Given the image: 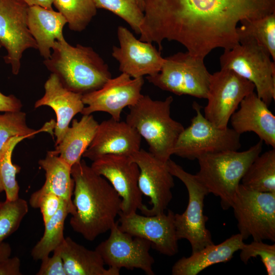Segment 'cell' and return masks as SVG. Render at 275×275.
Masks as SVG:
<instances>
[{"label":"cell","mask_w":275,"mask_h":275,"mask_svg":"<svg viewBox=\"0 0 275 275\" xmlns=\"http://www.w3.org/2000/svg\"><path fill=\"white\" fill-rule=\"evenodd\" d=\"M275 13V0H144L140 40H164L183 45L204 60L217 48L230 49L239 44L238 23Z\"/></svg>","instance_id":"1"},{"label":"cell","mask_w":275,"mask_h":275,"mask_svg":"<svg viewBox=\"0 0 275 275\" xmlns=\"http://www.w3.org/2000/svg\"><path fill=\"white\" fill-rule=\"evenodd\" d=\"M75 212L70 225L88 241L111 230L121 211L122 200L109 182L81 159L71 169Z\"/></svg>","instance_id":"2"},{"label":"cell","mask_w":275,"mask_h":275,"mask_svg":"<svg viewBox=\"0 0 275 275\" xmlns=\"http://www.w3.org/2000/svg\"><path fill=\"white\" fill-rule=\"evenodd\" d=\"M46 68L67 89L82 95L100 89L112 78L108 65L90 46H72L65 39L56 41Z\"/></svg>","instance_id":"3"},{"label":"cell","mask_w":275,"mask_h":275,"mask_svg":"<svg viewBox=\"0 0 275 275\" xmlns=\"http://www.w3.org/2000/svg\"><path fill=\"white\" fill-rule=\"evenodd\" d=\"M173 101L171 96L155 100L143 95L134 105L128 107L126 118V122L146 141L149 152L165 163L171 159L177 139L184 129L171 116Z\"/></svg>","instance_id":"4"},{"label":"cell","mask_w":275,"mask_h":275,"mask_svg":"<svg viewBox=\"0 0 275 275\" xmlns=\"http://www.w3.org/2000/svg\"><path fill=\"white\" fill-rule=\"evenodd\" d=\"M263 142L260 140L243 151H225L203 155L197 160L198 179L209 194L219 197L223 209L231 208L240 181L248 168L261 153Z\"/></svg>","instance_id":"5"},{"label":"cell","mask_w":275,"mask_h":275,"mask_svg":"<svg viewBox=\"0 0 275 275\" xmlns=\"http://www.w3.org/2000/svg\"><path fill=\"white\" fill-rule=\"evenodd\" d=\"M171 174L180 180L188 194L187 206L182 214L175 213L177 239H185L191 245V253L214 244L210 232L206 227L208 218L204 214V199L209 193L197 176L185 171L170 159L167 162Z\"/></svg>","instance_id":"6"},{"label":"cell","mask_w":275,"mask_h":275,"mask_svg":"<svg viewBox=\"0 0 275 275\" xmlns=\"http://www.w3.org/2000/svg\"><path fill=\"white\" fill-rule=\"evenodd\" d=\"M269 53L255 43H239L224 50L221 69L231 70L254 86L256 94L268 106L275 100V64Z\"/></svg>","instance_id":"7"},{"label":"cell","mask_w":275,"mask_h":275,"mask_svg":"<svg viewBox=\"0 0 275 275\" xmlns=\"http://www.w3.org/2000/svg\"><path fill=\"white\" fill-rule=\"evenodd\" d=\"M192 106L196 115L179 136L173 155L194 160L205 154L240 148V134L232 128L214 126L204 117L202 107L197 102H194Z\"/></svg>","instance_id":"8"},{"label":"cell","mask_w":275,"mask_h":275,"mask_svg":"<svg viewBox=\"0 0 275 275\" xmlns=\"http://www.w3.org/2000/svg\"><path fill=\"white\" fill-rule=\"evenodd\" d=\"M160 71L147 76L148 81L159 89L180 96L206 99L211 74L204 59L189 52H179L164 58Z\"/></svg>","instance_id":"9"},{"label":"cell","mask_w":275,"mask_h":275,"mask_svg":"<svg viewBox=\"0 0 275 275\" xmlns=\"http://www.w3.org/2000/svg\"><path fill=\"white\" fill-rule=\"evenodd\" d=\"M243 240L275 241V192H260L238 185L232 207Z\"/></svg>","instance_id":"10"},{"label":"cell","mask_w":275,"mask_h":275,"mask_svg":"<svg viewBox=\"0 0 275 275\" xmlns=\"http://www.w3.org/2000/svg\"><path fill=\"white\" fill-rule=\"evenodd\" d=\"M255 89L252 82L234 72L221 69L211 74L204 117L218 128L228 127L241 101Z\"/></svg>","instance_id":"11"},{"label":"cell","mask_w":275,"mask_h":275,"mask_svg":"<svg viewBox=\"0 0 275 275\" xmlns=\"http://www.w3.org/2000/svg\"><path fill=\"white\" fill-rule=\"evenodd\" d=\"M29 7L22 0H0V44L7 51L5 62L14 75L19 72L24 51L37 49L28 25Z\"/></svg>","instance_id":"12"},{"label":"cell","mask_w":275,"mask_h":275,"mask_svg":"<svg viewBox=\"0 0 275 275\" xmlns=\"http://www.w3.org/2000/svg\"><path fill=\"white\" fill-rule=\"evenodd\" d=\"M93 170L104 177L122 200L124 214L142 212L147 207L143 203V195L138 184L140 169L130 156L108 154L93 161Z\"/></svg>","instance_id":"13"},{"label":"cell","mask_w":275,"mask_h":275,"mask_svg":"<svg viewBox=\"0 0 275 275\" xmlns=\"http://www.w3.org/2000/svg\"><path fill=\"white\" fill-rule=\"evenodd\" d=\"M109 231V237L95 249L105 264L119 270L140 269L148 275L155 274L152 268L154 259L149 252L150 241L123 232L117 222Z\"/></svg>","instance_id":"14"},{"label":"cell","mask_w":275,"mask_h":275,"mask_svg":"<svg viewBox=\"0 0 275 275\" xmlns=\"http://www.w3.org/2000/svg\"><path fill=\"white\" fill-rule=\"evenodd\" d=\"M144 84L143 77L131 78L124 73L111 78L100 89L82 95V102L87 106L81 114L103 112L120 121L123 109L134 105L143 95L141 91Z\"/></svg>","instance_id":"15"},{"label":"cell","mask_w":275,"mask_h":275,"mask_svg":"<svg viewBox=\"0 0 275 275\" xmlns=\"http://www.w3.org/2000/svg\"><path fill=\"white\" fill-rule=\"evenodd\" d=\"M130 157L140 169L139 189L143 195L150 198L152 205L142 213L154 215L164 212L172 199V189L175 185L167 162L159 160L143 149Z\"/></svg>","instance_id":"16"},{"label":"cell","mask_w":275,"mask_h":275,"mask_svg":"<svg viewBox=\"0 0 275 275\" xmlns=\"http://www.w3.org/2000/svg\"><path fill=\"white\" fill-rule=\"evenodd\" d=\"M174 214L171 210L167 214L154 215H142L137 212L124 214L120 212L117 223L123 232L148 240L159 253L171 257L178 252Z\"/></svg>","instance_id":"17"},{"label":"cell","mask_w":275,"mask_h":275,"mask_svg":"<svg viewBox=\"0 0 275 275\" xmlns=\"http://www.w3.org/2000/svg\"><path fill=\"white\" fill-rule=\"evenodd\" d=\"M119 47L114 46L112 56L119 63V70L132 78L143 77L158 73L164 59L156 47L136 39L126 28L117 29Z\"/></svg>","instance_id":"18"},{"label":"cell","mask_w":275,"mask_h":275,"mask_svg":"<svg viewBox=\"0 0 275 275\" xmlns=\"http://www.w3.org/2000/svg\"><path fill=\"white\" fill-rule=\"evenodd\" d=\"M141 140L138 132L126 121L111 118L99 124L82 157L94 161L108 154L131 156L141 149Z\"/></svg>","instance_id":"19"},{"label":"cell","mask_w":275,"mask_h":275,"mask_svg":"<svg viewBox=\"0 0 275 275\" xmlns=\"http://www.w3.org/2000/svg\"><path fill=\"white\" fill-rule=\"evenodd\" d=\"M230 121L232 128L241 135L253 132L267 146L275 149V116L254 92L241 101Z\"/></svg>","instance_id":"20"},{"label":"cell","mask_w":275,"mask_h":275,"mask_svg":"<svg viewBox=\"0 0 275 275\" xmlns=\"http://www.w3.org/2000/svg\"><path fill=\"white\" fill-rule=\"evenodd\" d=\"M44 89V95L36 101L34 107L48 106L54 111L57 117L54 127L56 146L61 141L73 118L81 113L85 104L82 95L67 89L53 73H51L45 82Z\"/></svg>","instance_id":"21"},{"label":"cell","mask_w":275,"mask_h":275,"mask_svg":"<svg viewBox=\"0 0 275 275\" xmlns=\"http://www.w3.org/2000/svg\"><path fill=\"white\" fill-rule=\"evenodd\" d=\"M239 233L218 244H211L188 257H183L172 268L173 275H197L210 266L229 261L244 244Z\"/></svg>","instance_id":"22"},{"label":"cell","mask_w":275,"mask_h":275,"mask_svg":"<svg viewBox=\"0 0 275 275\" xmlns=\"http://www.w3.org/2000/svg\"><path fill=\"white\" fill-rule=\"evenodd\" d=\"M66 23V18L59 12L38 6L29 7L28 28L36 42L37 49L45 60L50 57L55 41L65 39L63 31Z\"/></svg>","instance_id":"23"},{"label":"cell","mask_w":275,"mask_h":275,"mask_svg":"<svg viewBox=\"0 0 275 275\" xmlns=\"http://www.w3.org/2000/svg\"><path fill=\"white\" fill-rule=\"evenodd\" d=\"M66 275H119L120 270L104 267L96 250H89L70 237H65L58 248Z\"/></svg>","instance_id":"24"},{"label":"cell","mask_w":275,"mask_h":275,"mask_svg":"<svg viewBox=\"0 0 275 275\" xmlns=\"http://www.w3.org/2000/svg\"><path fill=\"white\" fill-rule=\"evenodd\" d=\"M38 164L45 171V181L35 192L56 195L67 204L71 211V215L73 214L75 209L72 197L74 183L71 174V167L52 150L48 151L45 158L39 160Z\"/></svg>","instance_id":"25"},{"label":"cell","mask_w":275,"mask_h":275,"mask_svg":"<svg viewBox=\"0 0 275 275\" xmlns=\"http://www.w3.org/2000/svg\"><path fill=\"white\" fill-rule=\"evenodd\" d=\"M98 125L92 114L83 115L79 120L73 119L71 126L68 127L61 141L52 151L72 167L81 160L95 136Z\"/></svg>","instance_id":"26"},{"label":"cell","mask_w":275,"mask_h":275,"mask_svg":"<svg viewBox=\"0 0 275 275\" xmlns=\"http://www.w3.org/2000/svg\"><path fill=\"white\" fill-rule=\"evenodd\" d=\"M240 23L237 28L239 43H255L263 47L274 62L275 13Z\"/></svg>","instance_id":"27"},{"label":"cell","mask_w":275,"mask_h":275,"mask_svg":"<svg viewBox=\"0 0 275 275\" xmlns=\"http://www.w3.org/2000/svg\"><path fill=\"white\" fill-rule=\"evenodd\" d=\"M245 187L260 192H275V149L260 154L241 180Z\"/></svg>","instance_id":"28"},{"label":"cell","mask_w":275,"mask_h":275,"mask_svg":"<svg viewBox=\"0 0 275 275\" xmlns=\"http://www.w3.org/2000/svg\"><path fill=\"white\" fill-rule=\"evenodd\" d=\"M71 211L63 201L58 211L44 225V232L42 237L31 251V256L35 260H41L48 257L63 242L65 219Z\"/></svg>","instance_id":"29"},{"label":"cell","mask_w":275,"mask_h":275,"mask_svg":"<svg viewBox=\"0 0 275 275\" xmlns=\"http://www.w3.org/2000/svg\"><path fill=\"white\" fill-rule=\"evenodd\" d=\"M26 139L23 136H13L0 150V193L5 192L6 200L14 201L19 198V186L16 176L21 168L12 162V156L16 145Z\"/></svg>","instance_id":"30"},{"label":"cell","mask_w":275,"mask_h":275,"mask_svg":"<svg viewBox=\"0 0 275 275\" xmlns=\"http://www.w3.org/2000/svg\"><path fill=\"white\" fill-rule=\"evenodd\" d=\"M53 4L74 32L85 30L97 13L93 0H53Z\"/></svg>","instance_id":"31"},{"label":"cell","mask_w":275,"mask_h":275,"mask_svg":"<svg viewBox=\"0 0 275 275\" xmlns=\"http://www.w3.org/2000/svg\"><path fill=\"white\" fill-rule=\"evenodd\" d=\"M55 124L56 122L50 121L36 130L28 126L26 115L23 112H5L0 114V150L13 136H23L30 139L41 132H50Z\"/></svg>","instance_id":"32"},{"label":"cell","mask_w":275,"mask_h":275,"mask_svg":"<svg viewBox=\"0 0 275 275\" xmlns=\"http://www.w3.org/2000/svg\"><path fill=\"white\" fill-rule=\"evenodd\" d=\"M28 211L27 202L20 198L0 202V242L18 229Z\"/></svg>","instance_id":"33"},{"label":"cell","mask_w":275,"mask_h":275,"mask_svg":"<svg viewBox=\"0 0 275 275\" xmlns=\"http://www.w3.org/2000/svg\"><path fill=\"white\" fill-rule=\"evenodd\" d=\"M97 9L111 11L125 20L138 34L140 35L141 26L144 14L136 0H93Z\"/></svg>","instance_id":"34"},{"label":"cell","mask_w":275,"mask_h":275,"mask_svg":"<svg viewBox=\"0 0 275 275\" xmlns=\"http://www.w3.org/2000/svg\"><path fill=\"white\" fill-rule=\"evenodd\" d=\"M240 258L247 264L252 258L259 256L265 267L268 275L275 274V244L265 243L262 240H253L241 248Z\"/></svg>","instance_id":"35"},{"label":"cell","mask_w":275,"mask_h":275,"mask_svg":"<svg viewBox=\"0 0 275 275\" xmlns=\"http://www.w3.org/2000/svg\"><path fill=\"white\" fill-rule=\"evenodd\" d=\"M63 200L52 193L38 194L34 192L30 196L29 204L33 208H39L44 224L60 209Z\"/></svg>","instance_id":"36"},{"label":"cell","mask_w":275,"mask_h":275,"mask_svg":"<svg viewBox=\"0 0 275 275\" xmlns=\"http://www.w3.org/2000/svg\"><path fill=\"white\" fill-rule=\"evenodd\" d=\"M41 261V266L37 275H66L58 248L53 252L52 256L46 257Z\"/></svg>","instance_id":"37"},{"label":"cell","mask_w":275,"mask_h":275,"mask_svg":"<svg viewBox=\"0 0 275 275\" xmlns=\"http://www.w3.org/2000/svg\"><path fill=\"white\" fill-rule=\"evenodd\" d=\"M20 265L18 257L10 256L0 261V275H21Z\"/></svg>","instance_id":"38"},{"label":"cell","mask_w":275,"mask_h":275,"mask_svg":"<svg viewBox=\"0 0 275 275\" xmlns=\"http://www.w3.org/2000/svg\"><path fill=\"white\" fill-rule=\"evenodd\" d=\"M21 101L13 95H5L0 92V112H16L21 110Z\"/></svg>","instance_id":"39"},{"label":"cell","mask_w":275,"mask_h":275,"mask_svg":"<svg viewBox=\"0 0 275 275\" xmlns=\"http://www.w3.org/2000/svg\"><path fill=\"white\" fill-rule=\"evenodd\" d=\"M29 7L38 6L43 8L51 10L53 0H22Z\"/></svg>","instance_id":"40"},{"label":"cell","mask_w":275,"mask_h":275,"mask_svg":"<svg viewBox=\"0 0 275 275\" xmlns=\"http://www.w3.org/2000/svg\"><path fill=\"white\" fill-rule=\"evenodd\" d=\"M11 245L8 243L0 242V261L11 256Z\"/></svg>","instance_id":"41"},{"label":"cell","mask_w":275,"mask_h":275,"mask_svg":"<svg viewBox=\"0 0 275 275\" xmlns=\"http://www.w3.org/2000/svg\"><path fill=\"white\" fill-rule=\"evenodd\" d=\"M137 3L141 9V10L144 12V0H136Z\"/></svg>","instance_id":"42"},{"label":"cell","mask_w":275,"mask_h":275,"mask_svg":"<svg viewBox=\"0 0 275 275\" xmlns=\"http://www.w3.org/2000/svg\"><path fill=\"white\" fill-rule=\"evenodd\" d=\"M1 47V44H0V47Z\"/></svg>","instance_id":"43"}]
</instances>
